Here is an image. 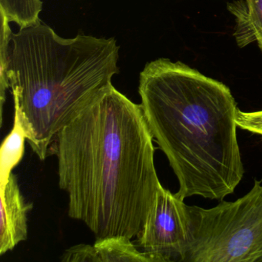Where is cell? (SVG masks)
<instances>
[{
  "mask_svg": "<svg viewBox=\"0 0 262 262\" xmlns=\"http://www.w3.org/2000/svg\"><path fill=\"white\" fill-rule=\"evenodd\" d=\"M139 94L147 123L177 177L182 200L223 201L243 179L237 103L225 84L167 58L146 63Z\"/></svg>",
  "mask_w": 262,
  "mask_h": 262,
  "instance_id": "cell-2",
  "label": "cell"
},
{
  "mask_svg": "<svg viewBox=\"0 0 262 262\" xmlns=\"http://www.w3.org/2000/svg\"><path fill=\"white\" fill-rule=\"evenodd\" d=\"M235 17L234 33L241 48L256 42L262 51V0H237L228 4Z\"/></svg>",
  "mask_w": 262,
  "mask_h": 262,
  "instance_id": "cell-8",
  "label": "cell"
},
{
  "mask_svg": "<svg viewBox=\"0 0 262 262\" xmlns=\"http://www.w3.org/2000/svg\"><path fill=\"white\" fill-rule=\"evenodd\" d=\"M25 131L19 113L15 112L13 129L4 139L0 151V191L8 182L12 170L22 160L25 152Z\"/></svg>",
  "mask_w": 262,
  "mask_h": 262,
  "instance_id": "cell-9",
  "label": "cell"
},
{
  "mask_svg": "<svg viewBox=\"0 0 262 262\" xmlns=\"http://www.w3.org/2000/svg\"><path fill=\"white\" fill-rule=\"evenodd\" d=\"M0 219V254L14 249L28 235L27 214L33 205L27 203L20 191L17 178L12 173L3 191Z\"/></svg>",
  "mask_w": 262,
  "mask_h": 262,
  "instance_id": "cell-6",
  "label": "cell"
},
{
  "mask_svg": "<svg viewBox=\"0 0 262 262\" xmlns=\"http://www.w3.org/2000/svg\"><path fill=\"white\" fill-rule=\"evenodd\" d=\"M189 235L188 205L161 185L145 225L136 237L138 245L157 262H182Z\"/></svg>",
  "mask_w": 262,
  "mask_h": 262,
  "instance_id": "cell-5",
  "label": "cell"
},
{
  "mask_svg": "<svg viewBox=\"0 0 262 262\" xmlns=\"http://www.w3.org/2000/svg\"><path fill=\"white\" fill-rule=\"evenodd\" d=\"M1 18V35H0V122L3 125L4 116V105L6 101V93L10 89L8 79L7 76V58H8V49L10 45L12 31L10 27V23L5 16L0 13Z\"/></svg>",
  "mask_w": 262,
  "mask_h": 262,
  "instance_id": "cell-11",
  "label": "cell"
},
{
  "mask_svg": "<svg viewBox=\"0 0 262 262\" xmlns=\"http://www.w3.org/2000/svg\"><path fill=\"white\" fill-rule=\"evenodd\" d=\"M189 242L182 262H262V179L234 202L188 205Z\"/></svg>",
  "mask_w": 262,
  "mask_h": 262,
  "instance_id": "cell-4",
  "label": "cell"
},
{
  "mask_svg": "<svg viewBox=\"0 0 262 262\" xmlns=\"http://www.w3.org/2000/svg\"><path fill=\"white\" fill-rule=\"evenodd\" d=\"M63 262H157L149 253L139 251L132 240L110 237L96 240L94 245H77L62 254Z\"/></svg>",
  "mask_w": 262,
  "mask_h": 262,
  "instance_id": "cell-7",
  "label": "cell"
},
{
  "mask_svg": "<svg viewBox=\"0 0 262 262\" xmlns=\"http://www.w3.org/2000/svg\"><path fill=\"white\" fill-rule=\"evenodd\" d=\"M114 37L63 38L41 22L10 38L7 76L27 140L41 161L59 131L120 73Z\"/></svg>",
  "mask_w": 262,
  "mask_h": 262,
  "instance_id": "cell-3",
  "label": "cell"
},
{
  "mask_svg": "<svg viewBox=\"0 0 262 262\" xmlns=\"http://www.w3.org/2000/svg\"><path fill=\"white\" fill-rule=\"evenodd\" d=\"M237 127L262 136V110L246 113L237 110Z\"/></svg>",
  "mask_w": 262,
  "mask_h": 262,
  "instance_id": "cell-12",
  "label": "cell"
},
{
  "mask_svg": "<svg viewBox=\"0 0 262 262\" xmlns=\"http://www.w3.org/2000/svg\"><path fill=\"white\" fill-rule=\"evenodd\" d=\"M152 135L141 104L113 83L97 92L49 148L58 159L68 214L96 240L137 237L161 186Z\"/></svg>",
  "mask_w": 262,
  "mask_h": 262,
  "instance_id": "cell-1",
  "label": "cell"
},
{
  "mask_svg": "<svg viewBox=\"0 0 262 262\" xmlns=\"http://www.w3.org/2000/svg\"><path fill=\"white\" fill-rule=\"evenodd\" d=\"M42 0H0V13L10 23H14L20 29L40 24Z\"/></svg>",
  "mask_w": 262,
  "mask_h": 262,
  "instance_id": "cell-10",
  "label": "cell"
}]
</instances>
